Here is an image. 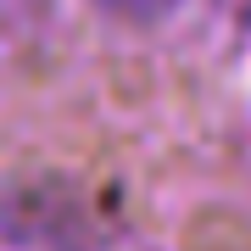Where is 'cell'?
Instances as JSON below:
<instances>
[{
	"label": "cell",
	"mask_w": 251,
	"mask_h": 251,
	"mask_svg": "<svg viewBox=\"0 0 251 251\" xmlns=\"http://www.w3.org/2000/svg\"><path fill=\"white\" fill-rule=\"evenodd\" d=\"M0 251H151L134 229L50 196H0Z\"/></svg>",
	"instance_id": "cell-1"
},
{
	"label": "cell",
	"mask_w": 251,
	"mask_h": 251,
	"mask_svg": "<svg viewBox=\"0 0 251 251\" xmlns=\"http://www.w3.org/2000/svg\"><path fill=\"white\" fill-rule=\"evenodd\" d=\"M106 11H123V17H156V11H168L173 0H100Z\"/></svg>",
	"instance_id": "cell-2"
}]
</instances>
